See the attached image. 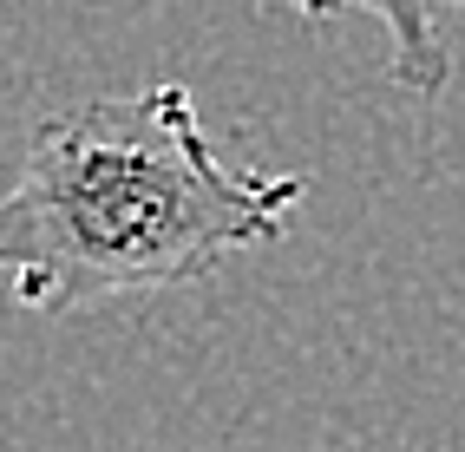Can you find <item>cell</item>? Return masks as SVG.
Instances as JSON below:
<instances>
[{
  "label": "cell",
  "instance_id": "obj_1",
  "mask_svg": "<svg viewBox=\"0 0 465 452\" xmlns=\"http://www.w3.org/2000/svg\"><path fill=\"white\" fill-rule=\"evenodd\" d=\"M302 197L295 171L230 164L177 79L85 99L40 118L0 191V282L34 315L191 289L275 243Z\"/></svg>",
  "mask_w": 465,
  "mask_h": 452
},
{
  "label": "cell",
  "instance_id": "obj_2",
  "mask_svg": "<svg viewBox=\"0 0 465 452\" xmlns=\"http://www.w3.org/2000/svg\"><path fill=\"white\" fill-rule=\"evenodd\" d=\"M289 14L302 20H341V14H367L381 20V34L393 46L387 73L400 93L413 99H440L452 85V40H446V20L465 14V0H282Z\"/></svg>",
  "mask_w": 465,
  "mask_h": 452
}]
</instances>
